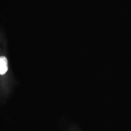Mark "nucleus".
I'll return each instance as SVG.
<instances>
[{
    "instance_id": "f257e3e1",
    "label": "nucleus",
    "mask_w": 131,
    "mask_h": 131,
    "mask_svg": "<svg viewBox=\"0 0 131 131\" xmlns=\"http://www.w3.org/2000/svg\"><path fill=\"white\" fill-rule=\"evenodd\" d=\"M8 70L7 60L5 57H0V75H4Z\"/></svg>"
}]
</instances>
